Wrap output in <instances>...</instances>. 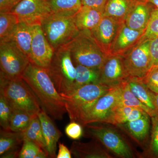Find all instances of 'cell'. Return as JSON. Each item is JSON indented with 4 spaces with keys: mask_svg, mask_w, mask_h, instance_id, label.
<instances>
[{
    "mask_svg": "<svg viewBox=\"0 0 158 158\" xmlns=\"http://www.w3.org/2000/svg\"><path fill=\"white\" fill-rule=\"evenodd\" d=\"M22 78L37 97L42 110L54 119L62 120L67 113L65 102L55 87L47 69L31 62Z\"/></svg>",
    "mask_w": 158,
    "mask_h": 158,
    "instance_id": "obj_1",
    "label": "cell"
},
{
    "mask_svg": "<svg viewBox=\"0 0 158 158\" xmlns=\"http://www.w3.org/2000/svg\"><path fill=\"white\" fill-rule=\"evenodd\" d=\"M111 88L101 83L90 84L82 86L67 94H60L64 100L70 121L81 125L98 100Z\"/></svg>",
    "mask_w": 158,
    "mask_h": 158,
    "instance_id": "obj_2",
    "label": "cell"
},
{
    "mask_svg": "<svg viewBox=\"0 0 158 158\" xmlns=\"http://www.w3.org/2000/svg\"><path fill=\"white\" fill-rule=\"evenodd\" d=\"M76 13L52 12L41 20L40 27L54 51L66 45L80 33L74 21Z\"/></svg>",
    "mask_w": 158,
    "mask_h": 158,
    "instance_id": "obj_3",
    "label": "cell"
},
{
    "mask_svg": "<svg viewBox=\"0 0 158 158\" xmlns=\"http://www.w3.org/2000/svg\"><path fill=\"white\" fill-rule=\"evenodd\" d=\"M0 94L6 98L12 110L35 116L42 110L37 97L22 77L9 80L0 76Z\"/></svg>",
    "mask_w": 158,
    "mask_h": 158,
    "instance_id": "obj_4",
    "label": "cell"
},
{
    "mask_svg": "<svg viewBox=\"0 0 158 158\" xmlns=\"http://www.w3.org/2000/svg\"><path fill=\"white\" fill-rule=\"evenodd\" d=\"M65 46L70 51L74 65L100 69L108 56L93 39L90 31H80Z\"/></svg>",
    "mask_w": 158,
    "mask_h": 158,
    "instance_id": "obj_5",
    "label": "cell"
},
{
    "mask_svg": "<svg viewBox=\"0 0 158 158\" xmlns=\"http://www.w3.org/2000/svg\"><path fill=\"white\" fill-rule=\"evenodd\" d=\"M47 71L59 94H67L72 91L76 70L70 51L66 46L55 51Z\"/></svg>",
    "mask_w": 158,
    "mask_h": 158,
    "instance_id": "obj_6",
    "label": "cell"
},
{
    "mask_svg": "<svg viewBox=\"0 0 158 158\" xmlns=\"http://www.w3.org/2000/svg\"><path fill=\"white\" fill-rule=\"evenodd\" d=\"M84 127L85 135L97 140L113 154L120 158L134 157L131 148L117 130L100 123H90Z\"/></svg>",
    "mask_w": 158,
    "mask_h": 158,
    "instance_id": "obj_7",
    "label": "cell"
},
{
    "mask_svg": "<svg viewBox=\"0 0 158 158\" xmlns=\"http://www.w3.org/2000/svg\"><path fill=\"white\" fill-rule=\"evenodd\" d=\"M30 62L14 41L0 42V76L9 80L20 78Z\"/></svg>",
    "mask_w": 158,
    "mask_h": 158,
    "instance_id": "obj_8",
    "label": "cell"
},
{
    "mask_svg": "<svg viewBox=\"0 0 158 158\" xmlns=\"http://www.w3.org/2000/svg\"><path fill=\"white\" fill-rule=\"evenodd\" d=\"M150 40L138 43L123 56L129 77L143 79L152 66Z\"/></svg>",
    "mask_w": 158,
    "mask_h": 158,
    "instance_id": "obj_9",
    "label": "cell"
},
{
    "mask_svg": "<svg viewBox=\"0 0 158 158\" xmlns=\"http://www.w3.org/2000/svg\"><path fill=\"white\" fill-rule=\"evenodd\" d=\"M121 92L120 84L111 87L98 100L82 122V126L90 123H102L117 105Z\"/></svg>",
    "mask_w": 158,
    "mask_h": 158,
    "instance_id": "obj_10",
    "label": "cell"
},
{
    "mask_svg": "<svg viewBox=\"0 0 158 158\" xmlns=\"http://www.w3.org/2000/svg\"><path fill=\"white\" fill-rule=\"evenodd\" d=\"M10 12L19 22L29 24H40L43 19L52 13L48 0H22Z\"/></svg>",
    "mask_w": 158,
    "mask_h": 158,
    "instance_id": "obj_11",
    "label": "cell"
},
{
    "mask_svg": "<svg viewBox=\"0 0 158 158\" xmlns=\"http://www.w3.org/2000/svg\"><path fill=\"white\" fill-rule=\"evenodd\" d=\"M33 39L31 44L30 59L31 63L47 69L54 52L43 32L40 24L32 25Z\"/></svg>",
    "mask_w": 158,
    "mask_h": 158,
    "instance_id": "obj_12",
    "label": "cell"
},
{
    "mask_svg": "<svg viewBox=\"0 0 158 158\" xmlns=\"http://www.w3.org/2000/svg\"><path fill=\"white\" fill-rule=\"evenodd\" d=\"M129 77L123 57L118 55H108L100 69L99 83L113 87Z\"/></svg>",
    "mask_w": 158,
    "mask_h": 158,
    "instance_id": "obj_13",
    "label": "cell"
},
{
    "mask_svg": "<svg viewBox=\"0 0 158 158\" xmlns=\"http://www.w3.org/2000/svg\"><path fill=\"white\" fill-rule=\"evenodd\" d=\"M121 23L110 17L103 16L98 25L90 31V34L100 47L107 55Z\"/></svg>",
    "mask_w": 158,
    "mask_h": 158,
    "instance_id": "obj_14",
    "label": "cell"
},
{
    "mask_svg": "<svg viewBox=\"0 0 158 158\" xmlns=\"http://www.w3.org/2000/svg\"><path fill=\"white\" fill-rule=\"evenodd\" d=\"M144 32L131 28L125 23L120 24L111 46L110 55L123 56L138 43Z\"/></svg>",
    "mask_w": 158,
    "mask_h": 158,
    "instance_id": "obj_15",
    "label": "cell"
},
{
    "mask_svg": "<svg viewBox=\"0 0 158 158\" xmlns=\"http://www.w3.org/2000/svg\"><path fill=\"white\" fill-rule=\"evenodd\" d=\"M154 8L149 3L143 0H136L124 23L131 28L145 31Z\"/></svg>",
    "mask_w": 158,
    "mask_h": 158,
    "instance_id": "obj_16",
    "label": "cell"
},
{
    "mask_svg": "<svg viewBox=\"0 0 158 158\" xmlns=\"http://www.w3.org/2000/svg\"><path fill=\"white\" fill-rule=\"evenodd\" d=\"M44 136L45 138L49 157L56 158L57 144L62 133L55 125L49 115L42 110L38 114Z\"/></svg>",
    "mask_w": 158,
    "mask_h": 158,
    "instance_id": "obj_17",
    "label": "cell"
},
{
    "mask_svg": "<svg viewBox=\"0 0 158 158\" xmlns=\"http://www.w3.org/2000/svg\"><path fill=\"white\" fill-rule=\"evenodd\" d=\"M70 152L75 158H113L109 151L97 140L87 143L74 141L72 144Z\"/></svg>",
    "mask_w": 158,
    "mask_h": 158,
    "instance_id": "obj_18",
    "label": "cell"
},
{
    "mask_svg": "<svg viewBox=\"0 0 158 158\" xmlns=\"http://www.w3.org/2000/svg\"><path fill=\"white\" fill-rule=\"evenodd\" d=\"M21 132H15L10 130L1 129L0 132V157H18L20 149V145L23 144Z\"/></svg>",
    "mask_w": 158,
    "mask_h": 158,
    "instance_id": "obj_19",
    "label": "cell"
},
{
    "mask_svg": "<svg viewBox=\"0 0 158 158\" xmlns=\"http://www.w3.org/2000/svg\"><path fill=\"white\" fill-rule=\"evenodd\" d=\"M150 117L146 113L141 118L117 126L122 129L138 144L143 145L147 140L149 132Z\"/></svg>",
    "mask_w": 158,
    "mask_h": 158,
    "instance_id": "obj_20",
    "label": "cell"
},
{
    "mask_svg": "<svg viewBox=\"0 0 158 158\" xmlns=\"http://www.w3.org/2000/svg\"><path fill=\"white\" fill-rule=\"evenodd\" d=\"M103 17L102 11L82 6L74 15V21L80 31H91Z\"/></svg>",
    "mask_w": 158,
    "mask_h": 158,
    "instance_id": "obj_21",
    "label": "cell"
},
{
    "mask_svg": "<svg viewBox=\"0 0 158 158\" xmlns=\"http://www.w3.org/2000/svg\"><path fill=\"white\" fill-rule=\"evenodd\" d=\"M146 113L144 110L138 108L116 106L103 122L101 123H108L118 126L141 118Z\"/></svg>",
    "mask_w": 158,
    "mask_h": 158,
    "instance_id": "obj_22",
    "label": "cell"
},
{
    "mask_svg": "<svg viewBox=\"0 0 158 158\" xmlns=\"http://www.w3.org/2000/svg\"><path fill=\"white\" fill-rule=\"evenodd\" d=\"M136 0H108L105 6L103 16L119 23L125 22L128 14Z\"/></svg>",
    "mask_w": 158,
    "mask_h": 158,
    "instance_id": "obj_23",
    "label": "cell"
},
{
    "mask_svg": "<svg viewBox=\"0 0 158 158\" xmlns=\"http://www.w3.org/2000/svg\"><path fill=\"white\" fill-rule=\"evenodd\" d=\"M129 86L133 94L143 104L153 112L158 114L153 100V93L143 83L142 79L129 77L127 79Z\"/></svg>",
    "mask_w": 158,
    "mask_h": 158,
    "instance_id": "obj_24",
    "label": "cell"
},
{
    "mask_svg": "<svg viewBox=\"0 0 158 158\" xmlns=\"http://www.w3.org/2000/svg\"><path fill=\"white\" fill-rule=\"evenodd\" d=\"M33 39L32 25L23 22H19L11 37L22 51L28 56L31 55V44Z\"/></svg>",
    "mask_w": 158,
    "mask_h": 158,
    "instance_id": "obj_25",
    "label": "cell"
},
{
    "mask_svg": "<svg viewBox=\"0 0 158 158\" xmlns=\"http://www.w3.org/2000/svg\"><path fill=\"white\" fill-rule=\"evenodd\" d=\"M121 92L116 106H127L144 110L150 117L158 115L143 104L131 91L127 80L120 84Z\"/></svg>",
    "mask_w": 158,
    "mask_h": 158,
    "instance_id": "obj_26",
    "label": "cell"
},
{
    "mask_svg": "<svg viewBox=\"0 0 158 158\" xmlns=\"http://www.w3.org/2000/svg\"><path fill=\"white\" fill-rule=\"evenodd\" d=\"M75 66L76 75L72 91L84 85L99 83L100 69L90 68L81 65H75Z\"/></svg>",
    "mask_w": 158,
    "mask_h": 158,
    "instance_id": "obj_27",
    "label": "cell"
},
{
    "mask_svg": "<svg viewBox=\"0 0 158 158\" xmlns=\"http://www.w3.org/2000/svg\"><path fill=\"white\" fill-rule=\"evenodd\" d=\"M23 140H31L38 144L48 156L45 138L43 133L41 123L38 115L32 118L27 129L21 132ZM49 157V156H48Z\"/></svg>",
    "mask_w": 158,
    "mask_h": 158,
    "instance_id": "obj_28",
    "label": "cell"
},
{
    "mask_svg": "<svg viewBox=\"0 0 158 158\" xmlns=\"http://www.w3.org/2000/svg\"><path fill=\"white\" fill-rule=\"evenodd\" d=\"M19 22L17 16L12 12H0V42L11 40Z\"/></svg>",
    "mask_w": 158,
    "mask_h": 158,
    "instance_id": "obj_29",
    "label": "cell"
},
{
    "mask_svg": "<svg viewBox=\"0 0 158 158\" xmlns=\"http://www.w3.org/2000/svg\"><path fill=\"white\" fill-rule=\"evenodd\" d=\"M35 116L22 111L12 110L9 130L15 132H22L28 127L32 118Z\"/></svg>",
    "mask_w": 158,
    "mask_h": 158,
    "instance_id": "obj_30",
    "label": "cell"
},
{
    "mask_svg": "<svg viewBox=\"0 0 158 158\" xmlns=\"http://www.w3.org/2000/svg\"><path fill=\"white\" fill-rule=\"evenodd\" d=\"M51 12L75 11L82 7L81 0H48Z\"/></svg>",
    "mask_w": 158,
    "mask_h": 158,
    "instance_id": "obj_31",
    "label": "cell"
},
{
    "mask_svg": "<svg viewBox=\"0 0 158 158\" xmlns=\"http://www.w3.org/2000/svg\"><path fill=\"white\" fill-rule=\"evenodd\" d=\"M158 36V9L154 8L145 31L138 43L150 40Z\"/></svg>",
    "mask_w": 158,
    "mask_h": 158,
    "instance_id": "obj_32",
    "label": "cell"
},
{
    "mask_svg": "<svg viewBox=\"0 0 158 158\" xmlns=\"http://www.w3.org/2000/svg\"><path fill=\"white\" fill-rule=\"evenodd\" d=\"M12 110L9 103L2 94H0V125L2 129L9 130V123Z\"/></svg>",
    "mask_w": 158,
    "mask_h": 158,
    "instance_id": "obj_33",
    "label": "cell"
},
{
    "mask_svg": "<svg viewBox=\"0 0 158 158\" xmlns=\"http://www.w3.org/2000/svg\"><path fill=\"white\" fill-rule=\"evenodd\" d=\"M43 150L39 145L31 140H24L18 158H36L38 154Z\"/></svg>",
    "mask_w": 158,
    "mask_h": 158,
    "instance_id": "obj_34",
    "label": "cell"
},
{
    "mask_svg": "<svg viewBox=\"0 0 158 158\" xmlns=\"http://www.w3.org/2000/svg\"><path fill=\"white\" fill-rule=\"evenodd\" d=\"M142 81L153 93L158 94V65H153Z\"/></svg>",
    "mask_w": 158,
    "mask_h": 158,
    "instance_id": "obj_35",
    "label": "cell"
},
{
    "mask_svg": "<svg viewBox=\"0 0 158 158\" xmlns=\"http://www.w3.org/2000/svg\"><path fill=\"white\" fill-rule=\"evenodd\" d=\"M83 127L78 123L71 121L65 128L66 135L73 140H79L83 135Z\"/></svg>",
    "mask_w": 158,
    "mask_h": 158,
    "instance_id": "obj_36",
    "label": "cell"
},
{
    "mask_svg": "<svg viewBox=\"0 0 158 158\" xmlns=\"http://www.w3.org/2000/svg\"><path fill=\"white\" fill-rule=\"evenodd\" d=\"M152 128L151 149L154 154L158 156V114L152 117Z\"/></svg>",
    "mask_w": 158,
    "mask_h": 158,
    "instance_id": "obj_37",
    "label": "cell"
},
{
    "mask_svg": "<svg viewBox=\"0 0 158 158\" xmlns=\"http://www.w3.org/2000/svg\"><path fill=\"white\" fill-rule=\"evenodd\" d=\"M108 0H81L82 6H87L103 12Z\"/></svg>",
    "mask_w": 158,
    "mask_h": 158,
    "instance_id": "obj_38",
    "label": "cell"
},
{
    "mask_svg": "<svg viewBox=\"0 0 158 158\" xmlns=\"http://www.w3.org/2000/svg\"><path fill=\"white\" fill-rule=\"evenodd\" d=\"M149 48L152 66L158 65V36L150 40Z\"/></svg>",
    "mask_w": 158,
    "mask_h": 158,
    "instance_id": "obj_39",
    "label": "cell"
},
{
    "mask_svg": "<svg viewBox=\"0 0 158 158\" xmlns=\"http://www.w3.org/2000/svg\"><path fill=\"white\" fill-rule=\"evenodd\" d=\"M22 0H0V12H10Z\"/></svg>",
    "mask_w": 158,
    "mask_h": 158,
    "instance_id": "obj_40",
    "label": "cell"
},
{
    "mask_svg": "<svg viewBox=\"0 0 158 158\" xmlns=\"http://www.w3.org/2000/svg\"><path fill=\"white\" fill-rule=\"evenodd\" d=\"M59 152L57 158H71L72 157L70 150L63 143H59Z\"/></svg>",
    "mask_w": 158,
    "mask_h": 158,
    "instance_id": "obj_41",
    "label": "cell"
},
{
    "mask_svg": "<svg viewBox=\"0 0 158 158\" xmlns=\"http://www.w3.org/2000/svg\"><path fill=\"white\" fill-rule=\"evenodd\" d=\"M152 5L155 8L158 9V0H143Z\"/></svg>",
    "mask_w": 158,
    "mask_h": 158,
    "instance_id": "obj_42",
    "label": "cell"
},
{
    "mask_svg": "<svg viewBox=\"0 0 158 158\" xmlns=\"http://www.w3.org/2000/svg\"><path fill=\"white\" fill-rule=\"evenodd\" d=\"M153 100L155 105L158 111V94L153 93Z\"/></svg>",
    "mask_w": 158,
    "mask_h": 158,
    "instance_id": "obj_43",
    "label": "cell"
}]
</instances>
